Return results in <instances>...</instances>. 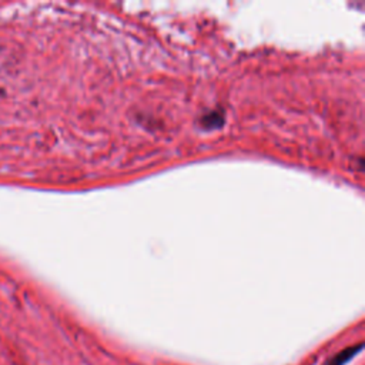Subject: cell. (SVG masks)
Instances as JSON below:
<instances>
[{"label":"cell","instance_id":"cell-1","mask_svg":"<svg viewBox=\"0 0 365 365\" xmlns=\"http://www.w3.org/2000/svg\"><path fill=\"white\" fill-rule=\"evenodd\" d=\"M362 348V344H358V345H354V346H349V348H345L344 351L338 352L335 356H332L328 362V365H344L346 364L354 355H356Z\"/></svg>","mask_w":365,"mask_h":365}]
</instances>
